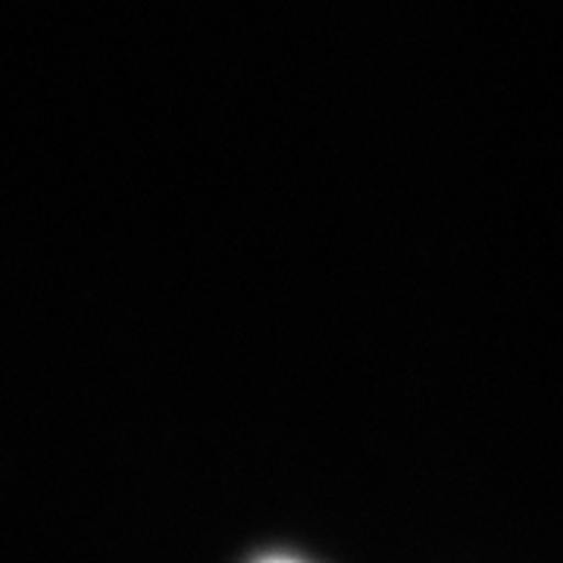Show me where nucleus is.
Returning a JSON list of instances; mask_svg holds the SVG:
<instances>
[{"label": "nucleus", "instance_id": "f257e3e1", "mask_svg": "<svg viewBox=\"0 0 563 563\" xmlns=\"http://www.w3.org/2000/svg\"><path fill=\"white\" fill-rule=\"evenodd\" d=\"M257 563H301V561H295V558H263V561Z\"/></svg>", "mask_w": 563, "mask_h": 563}]
</instances>
